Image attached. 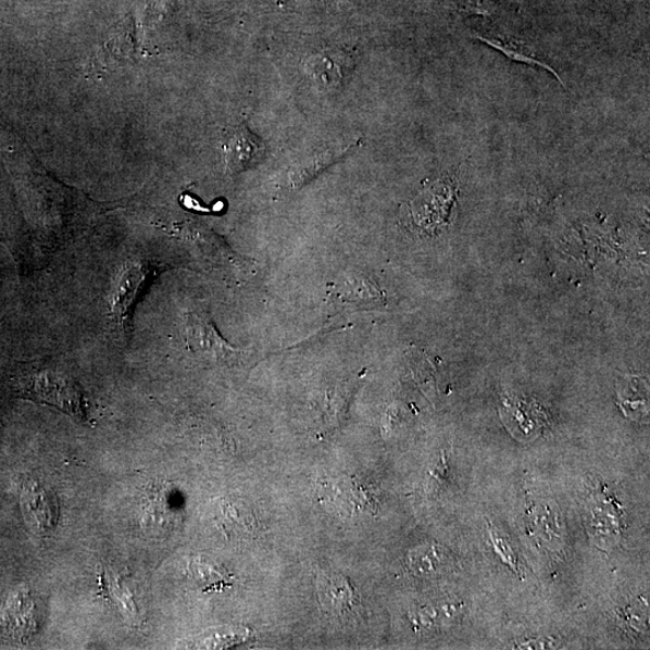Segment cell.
Returning <instances> with one entry per match:
<instances>
[{
  "instance_id": "obj_1",
  "label": "cell",
  "mask_w": 650,
  "mask_h": 650,
  "mask_svg": "<svg viewBox=\"0 0 650 650\" xmlns=\"http://www.w3.org/2000/svg\"><path fill=\"white\" fill-rule=\"evenodd\" d=\"M16 388L26 399L59 409L76 421H87L86 400L80 385L58 365L25 368L16 377Z\"/></svg>"
},
{
  "instance_id": "obj_2",
  "label": "cell",
  "mask_w": 650,
  "mask_h": 650,
  "mask_svg": "<svg viewBox=\"0 0 650 650\" xmlns=\"http://www.w3.org/2000/svg\"><path fill=\"white\" fill-rule=\"evenodd\" d=\"M161 271V265L151 260H134L121 267L109 299L112 322L121 341H129L134 311L145 289Z\"/></svg>"
},
{
  "instance_id": "obj_3",
  "label": "cell",
  "mask_w": 650,
  "mask_h": 650,
  "mask_svg": "<svg viewBox=\"0 0 650 650\" xmlns=\"http://www.w3.org/2000/svg\"><path fill=\"white\" fill-rule=\"evenodd\" d=\"M184 339L190 353L215 362H232L240 351L224 340L205 313L189 312L184 322Z\"/></svg>"
},
{
  "instance_id": "obj_4",
  "label": "cell",
  "mask_w": 650,
  "mask_h": 650,
  "mask_svg": "<svg viewBox=\"0 0 650 650\" xmlns=\"http://www.w3.org/2000/svg\"><path fill=\"white\" fill-rule=\"evenodd\" d=\"M224 162L229 174L250 170L264 159L265 146L246 126L230 128L222 140Z\"/></svg>"
},
{
  "instance_id": "obj_5",
  "label": "cell",
  "mask_w": 650,
  "mask_h": 650,
  "mask_svg": "<svg viewBox=\"0 0 650 650\" xmlns=\"http://www.w3.org/2000/svg\"><path fill=\"white\" fill-rule=\"evenodd\" d=\"M22 500L33 528L42 534L54 528L59 520V503L51 490L38 482H30L24 488Z\"/></svg>"
},
{
  "instance_id": "obj_6",
  "label": "cell",
  "mask_w": 650,
  "mask_h": 650,
  "mask_svg": "<svg viewBox=\"0 0 650 650\" xmlns=\"http://www.w3.org/2000/svg\"><path fill=\"white\" fill-rule=\"evenodd\" d=\"M343 153L345 152H339L338 150L335 152L332 151L317 153L313 157H310V159L302 161L295 167H291V171L288 175L291 187L300 188L301 186H304L320 172H322L324 167H327L334 163L336 159H340Z\"/></svg>"
},
{
  "instance_id": "obj_7",
  "label": "cell",
  "mask_w": 650,
  "mask_h": 650,
  "mask_svg": "<svg viewBox=\"0 0 650 650\" xmlns=\"http://www.w3.org/2000/svg\"><path fill=\"white\" fill-rule=\"evenodd\" d=\"M478 40L484 41L487 45H489V47L499 50L503 54L508 55V58L512 61L541 66V68L553 74L558 78V80L563 84L562 78H560V76L555 73L551 65H548L541 60L537 59L536 55H534V53H532L529 50H526L523 47V45L486 37H478Z\"/></svg>"
},
{
  "instance_id": "obj_8",
  "label": "cell",
  "mask_w": 650,
  "mask_h": 650,
  "mask_svg": "<svg viewBox=\"0 0 650 650\" xmlns=\"http://www.w3.org/2000/svg\"><path fill=\"white\" fill-rule=\"evenodd\" d=\"M339 296L345 301L351 302H376L383 300L384 293L375 285L368 283L365 278H349L339 287Z\"/></svg>"
},
{
  "instance_id": "obj_9",
  "label": "cell",
  "mask_w": 650,
  "mask_h": 650,
  "mask_svg": "<svg viewBox=\"0 0 650 650\" xmlns=\"http://www.w3.org/2000/svg\"><path fill=\"white\" fill-rule=\"evenodd\" d=\"M35 604L26 597L25 599H21L14 603V609L11 611V615L13 616V622L15 623L14 627H17V630L21 632V625H25L26 635L33 632V627L36 626L37 622L35 620L36 609Z\"/></svg>"
}]
</instances>
